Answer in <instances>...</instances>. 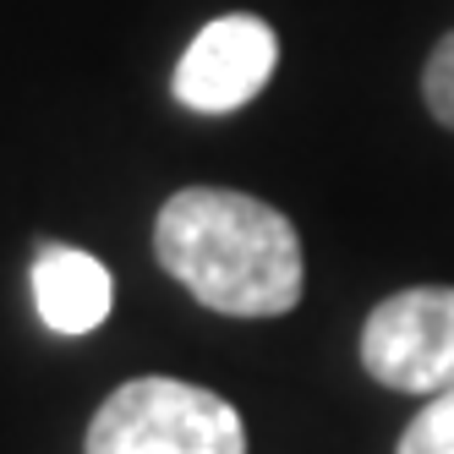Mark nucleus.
I'll return each instance as SVG.
<instances>
[{"label":"nucleus","instance_id":"7ed1b4c3","mask_svg":"<svg viewBox=\"0 0 454 454\" xmlns=\"http://www.w3.org/2000/svg\"><path fill=\"white\" fill-rule=\"evenodd\" d=\"M362 367L400 395L454 388V285H411L362 323Z\"/></svg>","mask_w":454,"mask_h":454},{"label":"nucleus","instance_id":"0eeeda50","mask_svg":"<svg viewBox=\"0 0 454 454\" xmlns=\"http://www.w3.org/2000/svg\"><path fill=\"white\" fill-rule=\"evenodd\" d=\"M421 99H427L433 121L454 132V34H443L427 55V72H421Z\"/></svg>","mask_w":454,"mask_h":454},{"label":"nucleus","instance_id":"f257e3e1","mask_svg":"<svg viewBox=\"0 0 454 454\" xmlns=\"http://www.w3.org/2000/svg\"><path fill=\"white\" fill-rule=\"evenodd\" d=\"M165 274L224 317H279L301 301V236L274 203L231 186H181L153 219Z\"/></svg>","mask_w":454,"mask_h":454},{"label":"nucleus","instance_id":"f03ea898","mask_svg":"<svg viewBox=\"0 0 454 454\" xmlns=\"http://www.w3.org/2000/svg\"><path fill=\"white\" fill-rule=\"evenodd\" d=\"M88 454H247V421L214 388L132 378L93 411Z\"/></svg>","mask_w":454,"mask_h":454},{"label":"nucleus","instance_id":"20e7f679","mask_svg":"<svg viewBox=\"0 0 454 454\" xmlns=\"http://www.w3.org/2000/svg\"><path fill=\"white\" fill-rule=\"evenodd\" d=\"M274 60H279V39L263 17L247 12L219 17L186 44L176 67V99L198 115H231L263 93V82L274 77Z\"/></svg>","mask_w":454,"mask_h":454},{"label":"nucleus","instance_id":"423d86ee","mask_svg":"<svg viewBox=\"0 0 454 454\" xmlns=\"http://www.w3.org/2000/svg\"><path fill=\"white\" fill-rule=\"evenodd\" d=\"M395 454H454V388L449 395H433L411 416V427H405Z\"/></svg>","mask_w":454,"mask_h":454},{"label":"nucleus","instance_id":"39448f33","mask_svg":"<svg viewBox=\"0 0 454 454\" xmlns=\"http://www.w3.org/2000/svg\"><path fill=\"white\" fill-rule=\"evenodd\" d=\"M34 307L55 334H93L115 307V279L93 252L44 247L34 257Z\"/></svg>","mask_w":454,"mask_h":454}]
</instances>
